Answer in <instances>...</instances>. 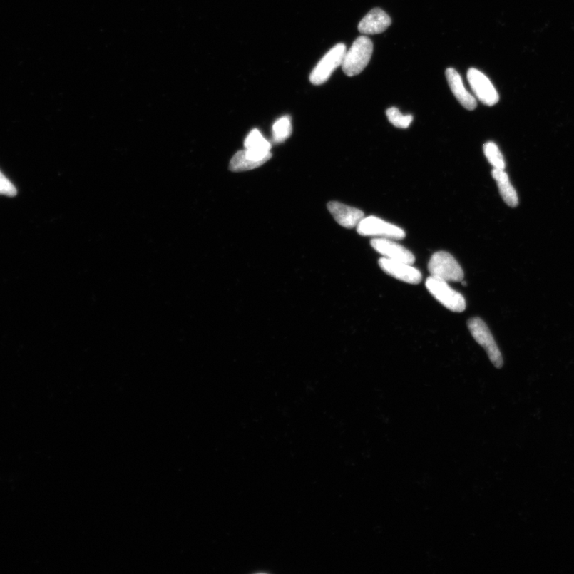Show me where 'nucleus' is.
I'll return each instance as SVG.
<instances>
[{
  "label": "nucleus",
  "instance_id": "9",
  "mask_svg": "<svg viewBox=\"0 0 574 574\" xmlns=\"http://www.w3.org/2000/svg\"><path fill=\"white\" fill-rule=\"evenodd\" d=\"M379 266L389 275L410 285H418L422 280L421 272L409 263L383 257L379 260Z\"/></svg>",
  "mask_w": 574,
  "mask_h": 574
},
{
  "label": "nucleus",
  "instance_id": "11",
  "mask_svg": "<svg viewBox=\"0 0 574 574\" xmlns=\"http://www.w3.org/2000/svg\"><path fill=\"white\" fill-rule=\"evenodd\" d=\"M327 208L337 224L344 227L354 228L359 225L364 217L363 212L359 209L343 205L339 202L328 203Z\"/></svg>",
  "mask_w": 574,
  "mask_h": 574
},
{
  "label": "nucleus",
  "instance_id": "5",
  "mask_svg": "<svg viewBox=\"0 0 574 574\" xmlns=\"http://www.w3.org/2000/svg\"><path fill=\"white\" fill-rule=\"evenodd\" d=\"M347 51V46L343 43L330 49L310 73V83L319 86L327 82L334 71L342 66Z\"/></svg>",
  "mask_w": 574,
  "mask_h": 574
},
{
  "label": "nucleus",
  "instance_id": "12",
  "mask_svg": "<svg viewBox=\"0 0 574 574\" xmlns=\"http://www.w3.org/2000/svg\"><path fill=\"white\" fill-rule=\"evenodd\" d=\"M391 24V18L380 9L371 10L359 25L364 35H376L386 31Z\"/></svg>",
  "mask_w": 574,
  "mask_h": 574
},
{
  "label": "nucleus",
  "instance_id": "13",
  "mask_svg": "<svg viewBox=\"0 0 574 574\" xmlns=\"http://www.w3.org/2000/svg\"><path fill=\"white\" fill-rule=\"evenodd\" d=\"M450 89L453 93L455 97L465 109L474 111L477 107V101L474 96L466 89L463 80L459 73L453 68H449L446 71Z\"/></svg>",
  "mask_w": 574,
  "mask_h": 574
},
{
  "label": "nucleus",
  "instance_id": "15",
  "mask_svg": "<svg viewBox=\"0 0 574 574\" xmlns=\"http://www.w3.org/2000/svg\"><path fill=\"white\" fill-rule=\"evenodd\" d=\"M245 146L246 150L261 153H271L272 148L271 143L263 138L258 130H253L248 134L245 141Z\"/></svg>",
  "mask_w": 574,
  "mask_h": 574
},
{
  "label": "nucleus",
  "instance_id": "4",
  "mask_svg": "<svg viewBox=\"0 0 574 574\" xmlns=\"http://www.w3.org/2000/svg\"><path fill=\"white\" fill-rule=\"evenodd\" d=\"M468 327L474 339L487 352L492 364L498 369L501 368L503 366V356L487 324L479 317H473L468 322Z\"/></svg>",
  "mask_w": 574,
  "mask_h": 574
},
{
  "label": "nucleus",
  "instance_id": "14",
  "mask_svg": "<svg viewBox=\"0 0 574 574\" xmlns=\"http://www.w3.org/2000/svg\"><path fill=\"white\" fill-rule=\"evenodd\" d=\"M492 177L497 182L499 193L506 204L511 207H517L518 205V194L515 188L511 184L508 173L505 170L494 168L492 170Z\"/></svg>",
  "mask_w": 574,
  "mask_h": 574
},
{
  "label": "nucleus",
  "instance_id": "6",
  "mask_svg": "<svg viewBox=\"0 0 574 574\" xmlns=\"http://www.w3.org/2000/svg\"><path fill=\"white\" fill-rule=\"evenodd\" d=\"M357 231L363 236L394 240H403L406 235L402 228L376 217V216L364 217L357 226Z\"/></svg>",
  "mask_w": 574,
  "mask_h": 574
},
{
  "label": "nucleus",
  "instance_id": "2",
  "mask_svg": "<svg viewBox=\"0 0 574 574\" xmlns=\"http://www.w3.org/2000/svg\"><path fill=\"white\" fill-rule=\"evenodd\" d=\"M431 276L446 282H462L464 272L457 260L449 252H438L429 262Z\"/></svg>",
  "mask_w": 574,
  "mask_h": 574
},
{
  "label": "nucleus",
  "instance_id": "19",
  "mask_svg": "<svg viewBox=\"0 0 574 574\" xmlns=\"http://www.w3.org/2000/svg\"><path fill=\"white\" fill-rule=\"evenodd\" d=\"M0 195L10 198L16 197L17 195L16 188L5 177L1 171H0Z\"/></svg>",
  "mask_w": 574,
  "mask_h": 574
},
{
  "label": "nucleus",
  "instance_id": "17",
  "mask_svg": "<svg viewBox=\"0 0 574 574\" xmlns=\"http://www.w3.org/2000/svg\"><path fill=\"white\" fill-rule=\"evenodd\" d=\"M483 151L485 157L487 158L493 168H496V170H505L506 163L504 158L496 143H491V141L486 143L483 146Z\"/></svg>",
  "mask_w": 574,
  "mask_h": 574
},
{
  "label": "nucleus",
  "instance_id": "1",
  "mask_svg": "<svg viewBox=\"0 0 574 574\" xmlns=\"http://www.w3.org/2000/svg\"><path fill=\"white\" fill-rule=\"evenodd\" d=\"M374 44L367 36L357 38L347 51L342 65V71L349 77L361 73L372 57Z\"/></svg>",
  "mask_w": 574,
  "mask_h": 574
},
{
  "label": "nucleus",
  "instance_id": "16",
  "mask_svg": "<svg viewBox=\"0 0 574 574\" xmlns=\"http://www.w3.org/2000/svg\"><path fill=\"white\" fill-rule=\"evenodd\" d=\"M273 140L280 144L288 139L292 133V119L289 116H283L277 120L273 125Z\"/></svg>",
  "mask_w": 574,
  "mask_h": 574
},
{
  "label": "nucleus",
  "instance_id": "8",
  "mask_svg": "<svg viewBox=\"0 0 574 574\" xmlns=\"http://www.w3.org/2000/svg\"><path fill=\"white\" fill-rule=\"evenodd\" d=\"M371 245L376 252L383 255L384 258L400 261L413 265L416 258L409 250L398 244L394 240L386 238H375L371 240Z\"/></svg>",
  "mask_w": 574,
  "mask_h": 574
},
{
  "label": "nucleus",
  "instance_id": "10",
  "mask_svg": "<svg viewBox=\"0 0 574 574\" xmlns=\"http://www.w3.org/2000/svg\"><path fill=\"white\" fill-rule=\"evenodd\" d=\"M272 157V153H261L249 150L236 153L230 162L229 168L232 172H244L255 170L265 164Z\"/></svg>",
  "mask_w": 574,
  "mask_h": 574
},
{
  "label": "nucleus",
  "instance_id": "7",
  "mask_svg": "<svg viewBox=\"0 0 574 574\" xmlns=\"http://www.w3.org/2000/svg\"><path fill=\"white\" fill-rule=\"evenodd\" d=\"M468 80L476 98L486 106H493L498 103V93L489 78L481 71L469 69Z\"/></svg>",
  "mask_w": 574,
  "mask_h": 574
},
{
  "label": "nucleus",
  "instance_id": "3",
  "mask_svg": "<svg viewBox=\"0 0 574 574\" xmlns=\"http://www.w3.org/2000/svg\"><path fill=\"white\" fill-rule=\"evenodd\" d=\"M429 292L442 305L451 312L461 313L466 309L464 297L452 289L448 282L430 276L425 283Z\"/></svg>",
  "mask_w": 574,
  "mask_h": 574
},
{
  "label": "nucleus",
  "instance_id": "18",
  "mask_svg": "<svg viewBox=\"0 0 574 574\" xmlns=\"http://www.w3.org/2000/svg\"><path fill=\"white\" fill-rule=\"evenodd\" d=\"M386 116L391 124L400 129H407L414 121L411 114L404 115L396 107L389 108L386 111Z\"/></svg>",
  "mask_w": 574,
  "mask_h": 574
}]
</instances>
